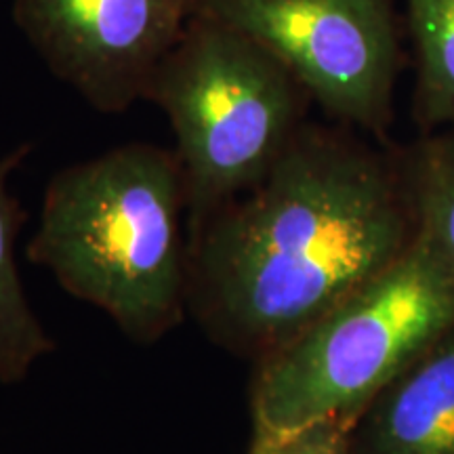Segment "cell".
Listing matches in <instances>:
<instances>
[{
	"instance_id": "11",
	"label": "cell",
	"mask_w": 454,
	"mask_h": 454,
	"mask_svg": "<svg viewBox=\"0 0 454 454\" xmlns=\"http://www.w3.org/2000/svg\"><path fill=\"white\" fill-rule=\"evenodd\" d=\"M354 423L320 421L288 434L253 429L248 454H351Z\"/></svg>"
},
{
	"instance_id": "2",
	"label": "cell",
	"mask_w": 454,
	"mask_h": 454,
	"mask_svg": "<svg viewBox=\"0 0 454 454\" xmlns=\"http://www.w3.org/2000/svg\"><path fill=\"white\" fill-rule=\"evenodd\" d=\"M187 251L177 154L135 141L57 170L27 259L129 340L154 345L190 317Z\"/></svg>"
},
{
	"instance_id": "6",
	"label": "cell",
	"mask_w": 454,
	"mask_h": 454,
	"mask_svg": "<svg viewBox=\"0 0 454 454\" xmlns=\"http://www.w3.org/2000/svg\"><path fill=\"white\" fill-rule=\"evenodd\" d=\"M194 0H13V20L59 81L101 114L144 101Z\"/></svg>"
},
{
	"instance_id": "4",
	"label": "cell",
	"mask_w": 454,
	"mask_h": 454,
	"mask_svg": "<svg viewBox=\"0 0 454 454\" xmlns=\"http://www.w3.org/2000/svg\"><path fill=\"white\" fill-rule=\"evenodd\" d=\"M167 114L187 196V234L257 187L308 122L311 98L263 44L192 15L147 82Z\"/></svg>"
},
{
	"instance_id": "10",
	"label": "cell",
	"mask_w": 454,
	"mask_h": 454,
	"mask_svg": "<svg viewBox=\"0 0 454 454\" xmlns=\"http://www.w3.org/2000/svg\"><path fill=\"white\" fill-rule=\"evenodd\" d=\"M395 158L419 231L454 265V130L419 133Z\"/></svg>"
},
{
	"instance_id": "3",
	"label": "cell",
	"mask_w": 454,
	"mask_h": 454,
	"mask_svg": "<svg viewBox=\"0 0 454 454\" xmlns=\"http://www.w3.org/2000/svg\"><path fill=\"white\" fill-rule=\"evenodd\" d=\"M454 328V265L419 231L383 271L253 364V429L357 423L404 368Z\"/></svg>"
},
{
	"instance_id": "5",
	"label": "cell",
	"mask_w": 454,
	"mask_h": 454,
	"mask_svg": "<svg viewBox=\"0 0 454 454\" xmlns=\"http://www.w3.org/2000/svg\"><path fill=\"white\" fill-rule=\"evenodd\" d=\"M263 44L333 122L391 144L394 93L411 61L394 0H194Z\"/></svg>"
},
{
	"instance_id": "9",
	"label": "cell",
	"mask_w": 454,
	"mask_h": 454,
	"mask_svg": "<svg viewBox=\"0 0 454 454\" xmlns=\"http://www.w3.org/2000/svg\"><path fill=\"white\" fill-rule=\"evenodd\" d=\"M414 64L411 114L419 133L454 130V0H406Z\"/></svg>"
},
{
	"instance_id": "7",
	"label": "cell",
	"mask_w": 454,
	"mask_h": 454,
	"mask_svg": "<svg viewBox=\"0 0 454 454\" xmlns=\"http://www.w3.org/2000/svg\"><path fill=\"white\" fill-rule=\"evenodd\" d=\"M351 454H454V328L366 406Z\"/></svg>"
},
{
	"instance_id": "8",
	"label": "cell",
	"mask_w": 454,
	"mask_h": 454,
	"mask_svg": "<svg viewBox=\"0 0 454 454\" xmlns=\"http://www.w3.org/2000/svg\"><path fill=\"white\" fill-rule=\"evenodd\" d=\"M30 154L20 145L0 158V383L15 385L30 377L32 368L57 348L53 334L32 309L20 268L15 244L26 213L9 187L11 175Z\"/></svg>"
},
{
	"instance_id": "1",
	"label": "cell",
	"mask_w": 454,
	"mask_h": 454,
	"mask_svg": "<svg viewBox=\"0 0 454 454\" xmlns=\"http://www.w3.org/2000/svg\"><path fill=\"white\" fill-rule=\"evenodd\" d=\"M417 234L395 145L308 121L268 177L187 234V316L219 349L257 364Z\"/></svg>"
}]
</instances>
